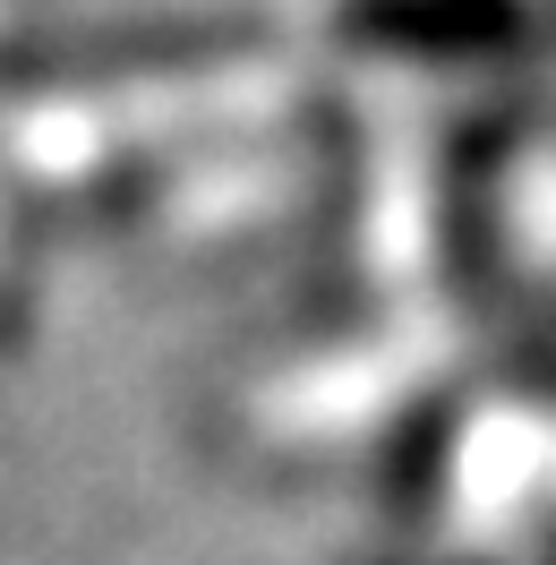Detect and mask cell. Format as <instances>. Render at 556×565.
<instances>
[{
    "label": "cell",
    "mask_w": 556,
    "mask_h": 565,
    "mask_svg": "<svg viewBox=\"0 0 556 565\" xmlns=\"http://www.w3.org/2000/svg\"><path fill=\"white\" fill-rule=\"evenodd\" d=\"M343 35L403 61H488L531 35L522 0H343Z\"/></svg>",
    "instance_id": "1"
}]
</instances>
